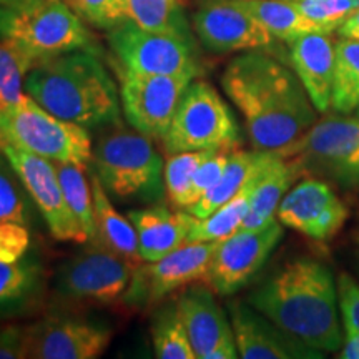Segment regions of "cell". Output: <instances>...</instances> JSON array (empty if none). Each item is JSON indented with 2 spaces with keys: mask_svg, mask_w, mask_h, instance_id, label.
Segmentation results:
<instances>
[{
  "mask_svg": "<svg viewBox=\"0 0 359 359\" xmlns=\"http://www.w3.org/2000/svg\"><path fill=\"white\" fill-rule=\"evenodd\" d=\"M222 87L243 115L253 150L281 156L316 123L318 110L296 72L266 50L233 58Z\"/></svg>",
  "mask_w": 359,
  "mask_h": 359,
  "instance_id": "1",
  "label": "cell"
},
{
  "mask_svg": "<svg viewBox=\"0 0 359 359\" xmlns=\"http://www.w3.org/2000/svg\"><path fill=\"white\" fill-rule=\"evenodd\" d=\"M283 331L321 353L343 346L338 288L327 264L314 258L286 262L246 299Z\"/></svg>",
  "mask_w": 359,
  "mask_h": 359,
  "instance_id": "2",
  "label": "cell"
},
{
  "mask_svg": "<svg viewBox=\"0 0 359 359\" xmlns=\"http://www.w3.org/2000/svg\"><path fill=\"white\" fill-rule=\"evenodd\" d=\"M98 55L74 50L37 62L25 77V93L58 118L83 128L118 123L120 90Z\"/></svg>",
  "mask_w": 359,
  "mask_h": 359,
  "instance_id": "3",
  "label": "cell"
},
{
  "mask_svg": "<svg viewBox=\"0 0 359 359\" xmlns=\"http://www.w3.org/2000/svg\"><path fill=\"white\" fill-rule=\"evenodd\" d=\"M0 40L19 47L35 64L74 50L102 53L95 35L65 0H2Z\"/></svg>",
  "mask_w": 359,
  "mask_h": 359,
  "instance_id": "4",
  "label": "cell"
},
{
  "mask_svg": "<svg viewBox=\"0 0 359 359\" xmlns=\"http://www.w3.org/2000/svg\"><path fill=\"white\" fill-rule=\"evenodd\" d=\"M154 138L120 125L97 138L92 163L107 193L122 201L154 203L163 198L165 163Z\"/></svg>",
  "mask_w": 359,
  "mask_h": 359,
  "instance_id": "5",
  "label": "cell"
},
{
  "mask_svg": "<svg viewBox=\"0 0 359 359\" xmlns=\"http://www.w3.org/2000/svg\"><path fill=\"white\" fill-rule=\"evenodd\" d=\"M4 142L55 163H92V138L87 128L62 120L25 95L15 107L0 111Z\"/></svg>",
  "mask_w": 359,
  "mask_h": 359,
  "instance_id": "6",
  "label": "cell"
},
{
  "mask_svg": "<svg viewBox=\"0 0 359 359\" xmlns=\"http://www.w3.org/2000/svg\"><path fill=\"white\" fill-rule=\"evenodd\" d=\"M170 155L200 150H235L240 130L218 90L203 80L188 85L170 127L161 138Z\"/></svg>",
  "mask_w": 359,
  "mask_h": 359,
  "instance_id": "7",
  "label": "cell"
},
{
  "mask_svg": "<svg viewBox=\"0 0 359 359\" xmlns=\"http://www.w3.org/2000/svg\"><path fill=\"white\" fill-rule=\"evenodd\" d=\"M281 156L293 158L302 177L316 175L344 190H359V116L327 115Z\"/></svg>",
  "mask_w": 359,
  "mask_h": 359,
  "instance_id": "8",
  "label": "cell"
},
{
  "mask_svg": "<svg viewBox=\"0 0 359 359\" xmlns=\"http://www.w3.org/2000/svg\"><path fill=\"white\" fill-rule=\"evenodd\" d=\"M137 264L90 241L87 248L58 269L55 291L64 303L107 306L123 299Z\"/></svg>",
  "mask_w": 359,
  "mask_h": 359,
  "instance_id": "9",
  "label": "cell"
},
{
  "mask_svg": "<svg viewBox=\"0 0 359 359\" xmlns=\"http://www.w3.org/2000/svg\"><path fill=\"white\" fill-rule=\"evenodd\" d=\"M109 43L125 69L150 75H200L195 37L156 32L125 20L109 30Z\"/></svg>",
  "mask_w": 359,
  "mask_h": 359,
  "instance_id": "10",
  "label": "cell"
},
{
  "mask_svg": "<svg viewBox=\"0 0 359 359\" xmlns=\"http://www.w3.org/2000/svg\"><path fill=\"white\" fill-rule=\"evenodd\" d=\"M120 103L132 128L150 138L165 137L193 77L138 74L118 67Z\"/></svg>",
  "mask_w": 359,
  "mask_h": 359,
  "instance_id": "11",
  "label": "cell"
},
{
  "mask_svg": "<svg viewBox=\"0 0 359 359\" xmlns=\"http://www.w3.org/2000/svg\"><path fill=\"white\" fill-rule=\"evenodd\" d=\"M217 246L218 241H187L158 262L140 264L123 302L132 306H150L183 286L205 283Z\"/></svg>",
  "mask_w": 359,
  "mask_h": 359,
  "instance_id": "12",
  "label": "cell"
},
{
  "mask_svg": "<svg viewBox=\"0 0 359 359\" xmlns=\"http://www.w3.org/2000/svg\"><path fill=\"white\" fill-rule=\"evenodd\" d=\"M19 175L22 185L47 223L50 235L58 241L88 243L82 224L67 203L55 161L34 155L8 143L0 147Z\"/></svg>",
  "mask_w": 359,
  "mask_h": 359,
  "instance_id": "13",
  "label": "cell"
},
{
  "mask_svg": "<svg viewBox=\"0 0 359 359\" xmlns=\"http://www.w3.org/2000/svg\"><path fill=\"white\" fill-rule=\"evenodd\" d=\"M283 238V223L275 218L258 230H238L218 241L205 283L218 296H231L253 280Z\"/></svg>",
  "mask_w": 359,
  "mask_h": 359,
  "instance_id": "14",
  "label": "cell"
},
{
  "mask_svg": "<svg viewBox=\"0 0 359 359\" xmlns=\"http://www.w3.org/2000/svg\"><path fill=\"white\" fill-rule=\"evenodd\" d=\"M111 334L85 318L52 314L24 327V359H95L110 346Z\"/></svg>",
  "mask_w": 359,
  "mask_h": 359,
  "instance_id": "15",
  "label": "cell"
},
{
  "mask_svg": "<svg viewBox=\"0 0 359 359\" xmlns=\"http://www.w3.org/2000/svg\"><path fill=\"white\" fill-rule=\"evenodd\" d=\"M193 29L200 43L217 55L276 50L278 39L235 0H201L193 15Z\"/></svg>",
  "mask_w": 359,
  "mask_h": 359,
  "instance_id": "16",
  "label": "cell"
},
{
  "mask_svg": "<svg viewBox=\"0 0 359 359\" xmlns=\"http://www.w3.org/2000/svg\"><path fill=\"white\" fill-rule=\"evenodd\" d=\"M276 213L283 226L311 240L325 241L346 223L348 206L326 182L306 178L283 196Z\"/></svg>",
  "mask_w": 359,
  "mask_h": 359,
  "instance_id": "17",
  "label": "cell"
},
{
  "mask_svg": "<svg viewBox=\"0 0 359 359\" xmlns=\"http://www.w3.org/2000/svg\"><path fill=\"white\" fill-rule=\"evenodd\" d=\"M196 359H235L238 348L230 316L206 283L191 286L177 299Z\"/></svg>",
  "mask_w": 359,
  "mask_h": 359,
  "instance_id": "18",
  "label": "cell"
},
{
  "mask_svg": "<svg viewBox=\"0 0 359 359\" xmlns=\"http://www.w3.org/2000/svg\"><path fill=\"white\" fill-rule=\"evenodd\" d=\"M238 356L243 359H318L325 353L308 346L268 320L248 302L231 299L226 304Z\"/></svg>",
  "mask_w": 359,
  "mask_h": 359,
  "instance_id": "19",
  "label": "cell"
},
{
  "mask_svg": "<svg viewBox=\"0 0 359 359\" xmlns=\"http://www.w3.org/2000/svg\"><path fill=\"white\" fill-rule=\"evenodd\" d=\"M290 60L311 98L314 109L327 114L333 107L334 43L330 34L311 32L290 42Z\"/></svg>",
  "mask_w": 359,
  "mask_h": 359,
  "instance_id": "20",
  "label": "cell"
},
{
  "mask_svg": "<svg viewBox=\"0 0 359 359\" xmlns=\"http://www.w3.org/2000/svg\"><path fill=\"white\" fill-rule=\"evenodd\" d=\"M128 218L137 231L138 251L145 263L158 262L165 255L185 245L196 222V217L190 212L173 213L161 205L132 210Z\"/></svg>",
  "mask_w": 359,
  "mask_h": 359,
  "instance_id": "21",
  "label": "cell"
},
{
  "mask_svg": "<svg viewBox=\"0 0 359 359\" xmlns=\"http://www.w3.org/2000/svg\"><path fill=\"white\" fill-rule=\"evenodd\" d=\"M276 154H266V151H238L231 150L228 165L224 168L222 178L193 208L188 210L196 218H206L215 210L230 201L251 180L258 177L263 170H266L276 158Z\"/></svg>",
  "mask_w": 359,
  "mask_h": 359,
  "instance_id": "22",
  "label": "cell"
},
{
  "mask_svg": "<svg viewBox=\"0 0 359 359\" xmlns=\"http://www.w3.org/2000/svg\"><path fill=\"white\" fill-rule=\"evenodd\" d=\"M298 178H302L298 165L293 158L276 156L251 191L248 213L241 223L240 230H258L275 219L283 196Z\"/></svg>",
  "mask_w": 359,
  "mask_h": 359,
  "instance_id": "23",
  "label": "cell"
},
{
  "mask_svg": "<svg viewBox=\"0 0 359 359\" xmlns=\"http://www.w3.org/2000/svg\"><path fill=\"white\" fill-rule=\"evenodd\" d=\"M93 193V212H95V243H100L107 248L115 251L116 255L128 259L130 263L140 266L142 257L138 251V236L133 223L128 217H123L115 210L110 195L103 188L100 178L95 172L90 175Z\"/></svg>",
  "mask_w": 359,
  "mask_h": 359,
  "instance_id": "24",
  "label": "cell"
},
{
  "mask_svg": "<svg viewBox=\"0 0 359 359\" xmlns=\"http://www.w3.org/2000/svg\"><path fill=\"white\" fill-rule=\"evenodd\" d=\"M235 2L251 13L273 37L281 42L290 43L299 35L311 32L330 34L325 27L304 17L291 0H235Z\"/></svg>",
  "mask_w": 359,
  "mask_h": 359,
  "instance_id": "25",
  "label": "cell"
},
{
  "mask_svg": "<svg viewBox=\"0 0 359 359\" xmlns=\"http://www.w3.org/2000/svg\"><path fill=\"white\" fill-rule=\"evenodd\" d=\"M42 269L35 258L0 262V316H11L32 303L40 290Z\"/></svg>",
  "mask_w": 359,
  "mask_h": 359,
  "instance_id": "26",
  "label": "cell"
},
{
  "mask_svg": "<svg viewBox=\"0 0 359 359\" xmlns=\"http://www.w3.org/2000/svg\"><path fill=\"white\" fill-rule=\"evenodd\" d=\"M123 8L125 19L142 29L193 37L183 0H123Z\"/></svg>",
  "mask_w": 359,
  "mask_h": 359,
  "instance_id": "27",
  "label": "cell"
},
{
  "mask_svg": "<svg viewBox=\"0 0 359 359\" xmlns=\"http://www.w3.org/2000/svg\"><path fill=\"white\" fill-rule=\"evenodd\" d=\"M263 173L264 170L257 178L251 180L236 196L215 210L212 215H208L206 218H196L190 235H188V241H222L240 230L241 223L248 213L251 191Z\"/></svg>",
  "mask_w": 359,
  "mask_h": 359,
  "instance_id": "28",
  "label": "cell"
},
{
  "mask_svg": "<svg viewBox=\"0 0 359 359\" xmlns=\"http://www.w3.org/2000/svg\"><path fill=\"white\" fill-rule=\"evenodd\" d=\"M333 109L349 115L359 107V40L341 37L334 43Z\"/></svg>",
  "mask_w": 359,
  "mask_h": 359,
  "instance_id": "29",
  "label": "cell"
},
{
  "mask_svg": "<svg viewBox=\"0 0 359 359\" xmlns=\"http://www.w3.org/2000/svg\"><path fill=\"white\" fill-rule=\"evenodd\" d=\"M151 341L158 359H196L177 302L167 303L155 313Z\"/></svg>",
  "mask_w": 359,
  "mask_h": 359,
  "instance_id": "30",
  "label": "cell"
},
{
  "mask_svg": "<svg viewBox=\"0 0 359 359\" xmlns=\"http://www.w3.org/2000/svg\"><path fill=\"white\" fill-rule=\"evenodd\" d=\"M55 167L67 203H69L75 218L79 219V223L82 224L90 243L97 236L92 183H88L87 177H85V168L79 167V165L55 163Z\"/></svg>",
  "mask_w": 359,
  "mask_h": 359,
  "instance_id": "31",
  "label": "cell"
},
{
  "mask_svg": "<svg viewBox=\"0 0 359 359\" xmlns=\"http://www.w3.org/2000/svg\"><path fill=\"white\" fill-rule=\"evenodd\" d=\"M215 150L200 151H183L173 154L165 161L163 180L165 193H167L170 203L178 210L191 208V183L195 172L203 161L213 154Z\"/></svg>",
  "mask_w": 359,
  "mask_h": 359,
  "instance_id": "32",
  "label": "cell"
},
{
  "mask_svg": "<svg viewBox=\"0 0 359 359\" xmlns=\"http://www.w3.org/2000/svg\"><path fill=\"white\" fill-rule=\"evenodd\" d=\"M35 65L34 58L13 43L0 40V111L15 107L25 93V77Z\"/></svg>",
  "mask_w": 359,
  "mask_h": 359,
  "instance_id": "33",
  "label": "cell"
},
{
  "mask_svg": "<svg viewBox=\"0 0 359 359\" xmlns=\"http://www.w3.org/2000/svg\"><path fill=\"white\" fill-rule=\"evenodd\" d=\"M32 203L19 175L0 150V222L29 224L32 219Z\"/></svg>",
  "mask_w": 359,
  "mask_h": 359,
  "instance_id": "34",
  "label": "cell"
},
{
  "mask_svg": "<svg viewBox=\"0 0 359 359\" xmlns=\"http://www.w3.org/2000/svg\"><path fill=\"white\" fill-rule=\"evenodd\" d=\"M291 2L304 17L325 27L330 34L338 30V27L359 7V0H291Z\"/></svg>",
  "mask_w": 359,
  "mask_h": 359,
  "instance_id": "35",
  "label": "cell"
},
{
  "mask_svg": "<svg viewBox=\"0 0 359 359\" xmlns=\"http://www.w3.org/2000/svg\"><path fill=\"white\" fill-rule=\"evenodd\" d=\"M85 22L97 29L110 30L125 19L123 0H65Z\"/></svg>",
  "mask_w": 359,
  "mask_h": 359,
  "instance_id": "36",
  "label": "cell"
},
{
  "mask_svg": "<svg viewBox=\"0 0 359 359\" xmlns=\"http://www.w3.org/2000/svg\"><path fill=\"white\" fill-rule=\"evenodd\" d=\"M336 288L344 336H359V283L348 273H341Z\"/></svg>",
  "mask_w": 359,
  "mask_h": 359,
  "instance_id": "37",
  "label": "cell"
},
{
  "mask_svg": "<svg viewBox=\"0 0 359 359\" xmlns=\"http://www.w3.org/2000/svg\"><path fill=\"white\" fill-rule=\"evenodd\" d=\"M228 158H230V151L215 150L213 154L200 165L198 170L195 172V177H193L191 183V208L203 198L206 193L217 185L218 180L222 178L224 168H226Z\"/></svg>",
  "mask_w": 359,
  "mask_h": 359,
  "instance_id": "38",
  "label": "cell"
},
{
  "mask_svg": "<svg viewBox=\"0 0 359 359\" xmlns=\"http://www.w3.org/2000/svg\"><path fill=\"white\" fill-rule=\"evenodd\" d=\"M30 248V233L27 224L0 222V262L13 263L25 258Z\"/></svg>",
  "mask_w": 359,
  "mask_h": 359,
  "instance_id": "39",
  "label": "cell"
},
{
  "mask_svg": "<svg viewBox=\"0 0 359 359\" xmlns=\"http://www.w3.org/2000/svg\"><path fill=\"white\" fill-rule=\"evenodd\" d=\"M0 359H24V327H0Z\"/></svg>",
  "mask_w": 359,
  "mask_h": 359,
  "instance_id": "40",
  "label": "cell"
},
{
  "mask_svg": "<svg viewBox=\"0 0 359 359\" xmlns=\"http://www.w3.org/2000/svg\"><path fill=\"white\" fill-rule=\"evenodd\" d=\"M336 32L339 34V37L359 40V7L338 27Z\"/></svg>",
  "mask_w": 359,
  "mask_h": 359,
  "instance_id": "41",
  "label": "cell"
},
{
  "mask_svg": "<svg viewBox=\"0 0 359 359\" xmlns=\"http://www.w3.org/2000/svg\"><path fill=\"white\" fill-rule=\"evenodd\" d=\"M339 356L344 359H359V336H344Z\"/></svg>",
  "mask_w": 359,
  "mask_h": 359,
  "instance_id": "42",
  "label": "cell"
},
{
  "mask_svg": "<svg viewBox=\"0 0 359 359\" xmlns=\"http://www.w3.org/2000/svg\"><path fill=\"white\" fill-rule=\"evenodd\" d=\"M356 264H358V271H359V248L356 251Z\"/></svg>",
  "mask_w": 359,
  "mask_h": 359,
  "instance_id": "43",
  "label": "cell"
},
{
  "mask_svg": "<svg viewBox=\"0 0 359 359\" xmlns=\"http://www.w3.org/2000/svg\"><path fill=\"white\" fill-rule=\"evenodd\" d=\"M4 143H6V142H4V137H2V133H0V147H2Z\"/></svg>",
  "mask_w": 359,
  "mask_h": 359,
  "instance_id": "44",
  "label": "cell"
},
{
  "mask_svg": "<svg viewBox=\"0 0 359 359\" xmlns=\"http://www.w3.org/2000/svg\"><path fill=\"white\" fill-rule=\"evenodd\" d=\"M356 114H358V116H359V107L356 109Z\"/></svg>",
  "mask_w": 359,
  "mask_h": 359,
  "instance_id": "45",
  "label": "cell"
},
{
  "mask_svg": "<svg viewBox=\"0 0 359 359\" xmlns=\"http://www.w3.org/2000/svg\"><path fill=\"white\" fill-rule=\"evenodd\" d=\"M0 2H2V0H0Z\"/></svg>",
  "mask_w": 359,
  "mask_h": 359,
  "instance_id": "46",
  "label": "cell"
}]
</instances>
